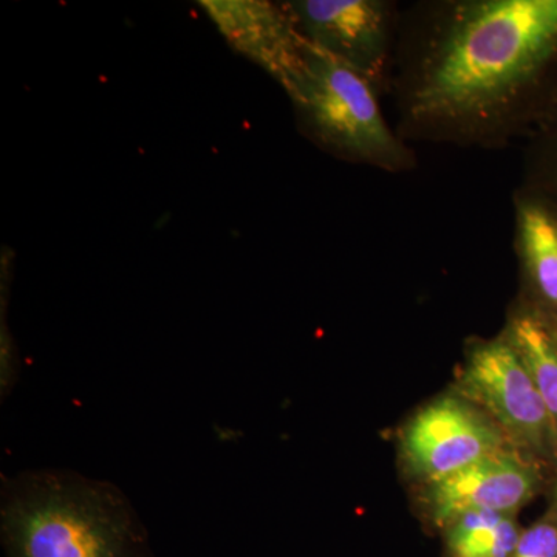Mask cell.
<instances>
[{"mask_svg":"<svg viewBox=\"0 0 557 557\" xmlns=\"http://www.w3.org/2000/svg\"><path fill=\"white\" fill-rule=\"evenodd\" d=\"M388 95L409 145L527 143L557 108V0L403 7Z\"/></svg>","mask_w":557,"mask_h":557,"instance_id":"6da1fadb","label":"cell"},{"mask_svg":"<svg viewBox=\"0 0 557 557\" xmlns=\"http://www.w3.org/2000/svg\"><path fill=\"white\" fill-rule=\"evenodd\" d=\"M0 541L5 557H153L126 494L67 469L2 479Z\"/></svg>","mask_w":557,"mask_h":557,"instance_id":"7a4b0ae2","label":"cell"},{"mask_svg":"<svg viewBox=\"0 0 557 557\" xmlns=\"http://www.w3.org/2000/svg\"><path fill=\"white\" fill-rule=\"evenodd\" d=\"M287 97L304 137L329 156L387 174L417 170L416 150L388 123L380 90L309 40Z\"/></svg>","mask_w":557,"mask_h":557,"instance_id":"3957f363","label":"cell"},{"mask_svg":"<svg viewBox=\"0 0 557 557\" xmlns=\"http://www.w3.org/2000/svg\"><path fill=\"white\" fill-rule=\"evenodd\" d=\"M453 388L497 424L509 446L552 472L557 454L555 424L536 384L502 332L467 341Z\"/></svg>","mask_w":557,"mask_h":557,"instance_id":"277c9868","label":"cell"},{"mask_svg":"<svg viewBox=\"0 0 557 557\" xmlns=\"http://www.w3.org/2000/svg\"><path fill=\"white\" fill-rule=\"evenodd\" d=\"M285 5L311 46L388 95L403 7L391 0H285Z\"/></svg>","mask_w":557,"mask_h":557,"instance_id":"5b68a950","label":"cell"},{"mask_svg":"<svg viewBox=\"0 0 557 557\" xmlns=\"http://www.w3.org/2000/svg\"><path fill=\"white\" fill-rule=\"evenodd\" d=\"M508 446L497 424L454 388L418 408L398 434L399 465L416 487L449 478Z\"/></svg>","mask_w":557,"mask_h":557,"instance_id":"8992f818","label":"cell"},{"mask_svg":"<svg viewBox=\"0 0 557 557\" xmlns=\"http://www.w3.org/2000/svg\"><path fill=\"white\" fill-rule=\"evenodd\" d=\"M548 483L544 465L508 446L449 478L416 487L418 511L432 530L442 533L467 512L518 516L539 494L547 493Z\"/></svg>","mask_w":557,"mask_h":557,"instance_id":"52a82bcc","label":"cell"},{"mask_svg":"<svg viewBox=\"0 0 557 557\" xmlns=\"http://www.w3.org/2000/svg\"><path fill=\"white\" fill-rule=\"evenodd\" d=\"M220 35L237 53L255 62L285 94L302 69L307 40L285 2L270 0H200Z\"/></svg>","mask_w":557,"mask_h":557,"instance_id":"ba28073f","label":"cell"},{"mask_svg":"<svg viewBox=\"0 0 557 557\" xmlns=\"http://www.w3.org/2000/svg\"><path fill=\"white\" fill-rule=\"evenodd\" d=\"M520 299L557 318V205L519 185L512 193Z\"/></svg>","mask_w":557,"mask_h":557,"instance_id":"9c48e42d","label":"cell"},{"mask_svg":"<svg viewBox=\"0 0 557 557\" xmlns=\"http://www.w3.org/2000/svg\"><path fill=\"white\" fill-rule=\"evenodd\" d=\"M500 332L544 398L557 437V318L516 296Z\"/></svg>","mask_w":557,"mask_h":557,"instance_id":"30bf717a","label":"cell"},{"mask_svg":"<svg viewBox=\"0 0 557 557\" xmlns=\"http://www.w3.org/2000/svg\"><path fill=\"white\" fill-rule=\"evenodd\" d=\"M523 527L507 512L472 511L442 531L445 557H511Z\"/></svg>","mask_w":557,"mask_h":557,"instance_id":"8fae6325","label":"cell"},{"mask_svg":"<svg viewBox=\"0 0 557 557\" xmlns=\"http://www.w3.org/2000/svg\"><path fill=\"white\" fill-rule=\"evenodd\" d=\"M520 185L536 190L557 205V108L547 123L525 143Z\"/></svg>","mask_w":557,"mask_h":557,"instance_id":"7c38bea8","label":"cell"},{"mask_svg":"<svg viewBox=\"0 0 557 557\" xmlns=\"http://www.w3.org/2000/svg\"><path fill=\"white\" fill-rule=\"evenodd\" d=\"M11 276H13V252H2L0 265V392L5 399L20 376L21 362L16 344L11 336L5 311L9 310Z\"/></svg>","mask_w":557,"mask_h":557,"instance_id":"4fadbf2b","label":"cell"},{"mask_svg":"<svg viewBox=\"0 0 557 557\" xmlns=\"http://www.w3.org/2000/svg\"><path fill=\"white\" fill-rule=\"evenodd\" d=\"M511 557H557V518L542 515L523 528Z\"/></svg>","mask_w":557,"mask_h":557,"instance_id":"5bb4252c","label":"cell"},{"mask_svg":"<svg viewBox=\"0 0 557 557\" xmlns=\"http://www.w3.org/2000/svg\"><path fill=\"white\" fill-rule=\"evenodd\" d=\"M545 515L557 518V454L555 465H553L552 472H549V483L547 487V509Z\"/></svg>","mask_w":557,"mask_h":557,"instance_id":"9a60e30c","label":"cell"}]
</instances>
